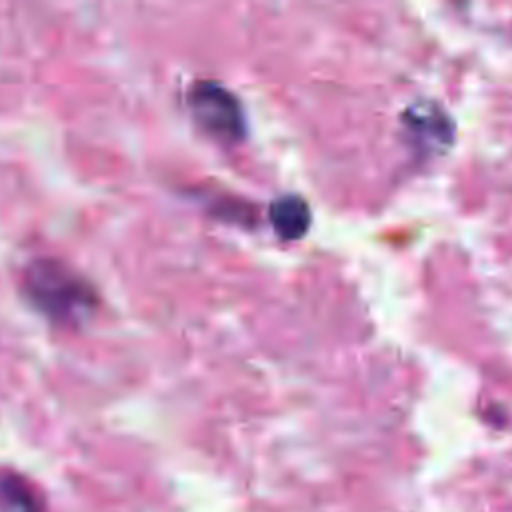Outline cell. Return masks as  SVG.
<instances>
[{"label": "cell", "instance_id": "3957f363", "mask_svg": "<svg viewBox=\"0 0 512 512\" xmlns=\"http://www.w3.org/2000/svg\"><path fill=\"white\" fill-rule=\"evenodd\" d=\"M406 128L416 136L422 146H448L454 130L450 118L432 102H418L404 112Z\"/></svg>", "mask_w": 512, "mask_h": 512}, {"label": "cell", "instance_id": "277c9868", "mask_svg": "<svg viewBox=\"0 0 512 512\" xmlns=\"http://www.w3.org/2000/svg\"><path fill=\"white\" fill-rule=\"evenodd\" d=\"M270 222L284 240H298L310 228V208L296 194H282L270 204Z\"/></svg>", "mask_w": 512, "mask_h": 512}, {"label": "cell", "instance_id": "7a4b0ae2", "mask_svg": "<svg viewBox=\"0 0 512 512\" xmlns=\"http://www.w3.org/2000/svg\"><path fill=\"white\" fill-rule=\"evenodd\" d=\"M188 104L196 122L214 138L236 142L244 138L246 120L238 98L222 84L200 80L188 94Z\"/></svg>", "mask_w": 512, "mask_h": 512}, {"label": "cell", "instance_id": "6da1fadb", "mask_svg": "<svg viewBox=\"0 0 512 512\" xmlns=\"http://www.w3.org/2000/svg\"><path fill=\"white\" fill-rule=\"evenodd\" d=\"M26 292L34 306L54 320H78L96 302L92 288L78 274L54 260L32 264L26 274Z\"/></svg>", "mask_w": 512, "mask_h": 512}, {"label": "cell", "instance_id": "5b68a950", "mask_svg": "<svg viewBox=\"0 0 512 512\" xmlns=\"http://www.w3.org/2000/svg\"><path fill=\"white\" fill-rule=\"evenodd\" d=\"M0 504L4 512H34V498L16 480L0 484Z\"/></svg>", "mask_w": 512, "mask_h": 512}]
</instances>
